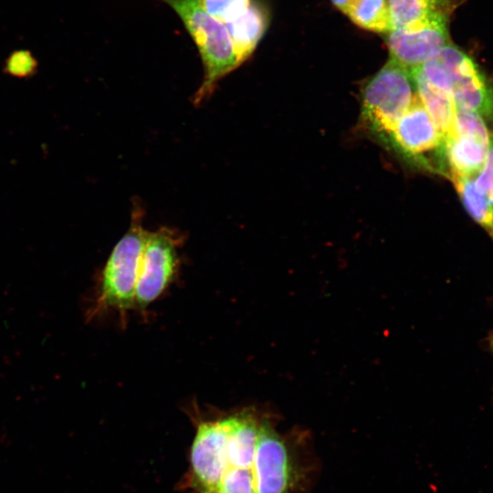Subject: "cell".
Here are the masks:
<instances>
[{
	"label": "cell",
	"instance_id": "6da1fadb",
	"mask_svg": "<svg viewBox=\"0 0 493 493\" xmlns=\"http://www.w3.org/2000/svg\"><path fill=\"white\" fill-rule=\"evenodd\" d=\"M412 74L450 94L456 107L493 123V86L476 62L456 46H444Z\"/></svg>",
	"mask_w": 493,
	"mask_h": 493
},
{
	"label": "cell",
	"instance_id": "7a4b0ae2",
	"mask_svg": "<svg viewBox=\"0 0 493 493\" xmlns=\"http://www.w3.org/2000/svg\"><path fill=\"white\" fill-rule=\"evenodd\" d=\"M163 1L182 19L200 53L205 76L193 98L199 105L212 95L221 79L239 67L226 26L206 13L199 0Z\"/></svg>",
	"mask_w": 493,
	"mask_h": 493
},
{
	"label": "cell",
	"instance_id": "3957f363",
	"mask_svg": "<svg viewBox=\"0 0 493 493\" xmlns=\"http://www.w3.org/2000/svg\"><path fill=\"white\" fill-rule=\"evenodd\" d=\"M143 209L134 204L131 225L113 247L102 269L96 307L123 313L135 307L140 260L148 231L142 226Z\"/></svg>",
	"mask_w": 493,
	"mask_h": 493
},
{
	"label": "cell",
	"instance_id": "277c9868",
	"mask_svg": "<svg viewBox=\"0 0 493 493\" xmlns=\"http://www.w3.org/2000/svg\"><path fill=\"white\" fill-rule=\"evenodd\" d=\"M417 96L412 74L390 58L363 89L362 113L365 124L386 140Z\"/></svg>",
	"mask_w": 493,
	"mask_h": 493
},
{
	"label": "cell",
	"instance_id": "5b68a950",
	"mask_svg": "<svg viewBox=\"0 0 493 493\" xmlns=\"http://www.w3.org/2000/svg\"><path fill=\"white\" fill-rule=\"evenodd\" d=\"M183 241L182 233L175 228L161 226L148 231L140 260L135 307L146 308L173 280Z\"/></svg>",
	"mask_w": 493,
	"mask_h": 493
},
{
	"label": "cell",
	"instance_id": "8992f818",
	"mask_svg": "<svg viewBox=\"0 0 493 493\" xmlns=\"http://www.w3.org/2000/svg\"><path fill=\"white\" fill-rule=\"evenodd\" d=\"M448 15L441 14L388 33L390 58L411 74L435 52L449 44Z\"/></svg>",
	"mask_w": 493,
	"mask_h": 493
},
{
	"label": "cell",
	"instance_id": "52a82bcc",
	"mask_svg": "<svg viewBox=\"0 0 493 493\" xmlns=\"http://www.w3.org/2000/svg\"><path fill=\"white\" fill-rule=\"evenodd\" d=\"M253 472L256 493H288L297 482L288 447L267 421L260 422Z\"/></svg>",
	"mask_w": 493,
	"mask_h": 493
},
{
	"label": "cell",
	"instance_id": "ba28073f",
	"mask_svg": "<svg viewBox=\"0 0 493 493\" xmlns=\"http://www.w3.org/2000/svg\"><path fill=\"white\" fill-rule=\"evenodd\" d=\"M444 139L417 96L394 123L386 141L404 157L424 163L425 154L442 153Z\"/></svg>",
	"mask_w": 493,
	"mask_h": 493
},
{
	"label": "cell",
	"instance_id": "9c48e42d",
	"mask_svg": "<svg viewBox=\"0 0 493 493\" xmlns=\"http://www.w3.org/2000/svg\"><path fill=\"white\" fill-rule=\"evenodd\" d=\"M488 146L456 133L445 137L442 147L444 166L452 176H476L484 167ZM445 168V169H446Z\"/></svg>",
	"mask_w": 493,
	"mask_h": 493
},
{
	"label": "cell",
	"instance_id": "30bf717a",
	"mask_svg": "<svg viewBox=\"0 0 493 493\" xmlns=\"http://www.w3.org/2000/svg\"><path fill=\"white\" fill-rule=\"evenodd\" d=\"M267 24L268 15L266 8L252 1L241 16L226 24L239 66L252 55Z\"/></svg>",
	"mask_w": 493,
	"mask_h": 493
},
{
	"label": "cell",
	"instance_id": "8fae6325",
	"mask_svg": "<svg viewBox=\"0 0 493 493\" xmlns=\"http://www.w3.org/2000/svg\"><path fill=\"white\" fill-rule=\"evenodd\" d=\"M414 77L418 97L444 137L449 135L454 127L456 104L450 94L437 89L417 74Z\"/></svg>",
	"mask_w": 493,
	"mask_h": 493
},
{
	"label": "cell",
	"instance_id": "7c38bea8",
	"mask_svg": "<svg viewBox=\"0 0 493 493\" xmlns=\"http://www.w3.org/2000/svg\"><path fill=\"white\" fill-rule=\"evenodd\" d=\"M393 29L449 14V0H389Z\"/></svg>",
	"mask_w": 493,
	"mask_h": 493
},
{
	"label": "cell",
	"instance_id": "4fadbf2b",
	"mask_svg": "<svg viewBox=\"0 0 493 493\" xmlns=\"http://www.w3.org/2000/svg\"><path fill=\"white\" fill-rule=\"evenodd\" d=\"M460 200L471 217L493 238V206L474 177H451Z\"/></svg>",
	"mask_w": 493,
	"mask_h": 493
},
{
	"label": "cell",
	"instance_id": "5bb4252c",
	"mask_svg": "<svg viewBox=\"0 0 493 493\" xmlns=\"http://www.w3.org/2000/svg\"><path fill=\"white\" fill-rule=\"evenodd\" d=\"M346 15L364 29L387 34L393 30L389 0H357Z\"/></svg>",
	"mask_w": 493,
	"mask_h": 493
},
{
	"label": "cell",
	"instance_id": "9a60e30c",
	"mask_svg": "<svg viewBox=\"0 0 493 493\" xmlns=\"http://www.w3.org/2000/svg\"><path fill=\"white\" fill-rule=\"evenodd\" d=\"M452 133L473 138L489 146L490 132L485 120L475 111L456 106L454 127L450 134Z\"/></svg>",
	"mask_w": 493,
	"mask_h": 493
},
{
	"label": "cell",
	"instance_id": "2e32d148",
	"mask_svg": "<svg viewBox=\"0 0 493 493\" xmlns=\"http://www.w3.org/2000/svg\"><path fill=\"white\" fill-rule=\"evenodd\" d=\"M202 7L215 19L227 24L241 16L251 0H199Z\"/></svg>",
	"mask_w": 493,
	"mask_h": 493
},
{
	"label": "cell",
	"instance_id": "e0dca14e",
	"mask_svg": "<svg viewBox=\"0 0 493 493\" xmlns=\"http://www.w3.org/2000/svg\"><path fill=\"white\" fill-rule=\"evenodd\" d=\"M37 69V60L26 49H17L13 51L5 59L4 70L6 74L26 79L36 74Z\"/></svg>",
	"mask_w": 493,
	"mask_h": 493
},
{
	"label": "cell",
	"instance_id": "ac0fdd59",
	"mask_svg": "<svg viewBox=\"0 0 493 493\" xmlns=\"http://www.w3.org/2000/svg\"><path fill=\"white\" fill-rule=\"evenodd\" d=\"M475 181L486 194L493 206V133H490L486 163L483 169L475 176Z\"/></svg>",
	"mask_w": 493,
	"mask_h": 493
},
{
	"label": "cell",
	"instance_id": "d6986e66",
	"mask_svg": "<svg viewBox=\"0 0 493 493\" xmlns=\"http://www.w3.org/2000/svg\"><path fill=\"white\" fill-rule=\"evenodd\" d=\"M334 5L344 14L350 10L357 0H331Z\"/></svg>",
	"mask_w": 493,
	"mask_h": 493
},
{
	"label": "cell",
	"instance_id": "ffe728a7",
	"mask_svg": "<svg viewBox=\"0 0 493 493\" xmlns=\"http://www.w3.org/2000/svg\"><path fill=\"white\" fill-rule=\"evenodd\" d=\"M490 347L493 352V335L491 336V340H490Z\"/></svg>",
	"mask_w": 493,
	"mask_h": 493
}]
</instances>
